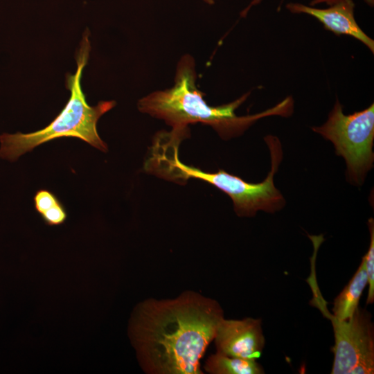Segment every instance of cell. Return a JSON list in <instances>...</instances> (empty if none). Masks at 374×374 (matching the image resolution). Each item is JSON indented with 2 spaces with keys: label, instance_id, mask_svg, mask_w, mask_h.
<instances>
[{
  "label": "cell",
  "instance_id": "6da1fadb",
  "mask_svg": "<svg viewBox=\"0 0 374 374\" xmlns=\"http://www.w3.org/2000/svg\"><path fill=\"white\" fill-rule=\"evenodd\" d=\"M224 319L215 300L187 291L136 305L129 334L141 366L152 374H203L199 361Z\"/></svg>",
  "mask_w": 374,
  "mask_h": 374
},
{
  "label": "cell",
  "instance_id": "7a4b0ae2",
  "mask_svg": "<svg viewBox=\"0 0 374 374\" xmlns=\"http://www.w3.org/2000/svg\"><path fill=\"white\" fill-rule=\"evenodd\" d=\"M194 59L184 55L179 61L172 87L152 92L138 102V108L155 118L163 120L174 130H186L190 123L208 125L222 138L229 139L242 134L255 121L267 116H290L293 100L287 97L275 107L254 115L238 116L235 110L247 99V93L229 104L212 107L197 89Z\"/></svg>",
  "mask_w": 374,
  "mask_h": 374
},
{
  "label": "cell",
  "instance_id": "3957f363",
  "mask_svg": "<svg viewBox=\"0 0 374 374\" xmlns=\"http://www.w3.org/2000/svg\"><path fill=\"white\" fill-rule=\"evenodd\" d=\"M181 139L172 132L159 133L152 155L145 163L146 170L174 181H185L190 178L206 181L231 197L239 216H253L258 211L274 213L284 206L285 199L274 183V174L283 158L281 143L276 136L265 137L270 152L271 170L265 179L257 184L247 182L223 170L206 172L184 164L178 157V147Z\"/></svg>",
  "mask_w": 374,
  "mask_h": 374
},
{
  "label": "cell",
  "instance_id": "277c9868",
  "mask_svg": "<svg viewBox=\"0 0 374 374\" xmlns=\"http://www.w3.org/2000/svg\"><path fill=\"white\" fill-rule=\"evenodd\" d=\"M89 36L87 30L82 35L75 55V73L66 75L65 85L71 95L64 107L42 130L26 134L17 132L0 135V158L15 161L39 145L64 137L77 138L103 152L107 151V145L98 133L97 123L104 114L116 105V102L100 101L95 106H91L87 102L81 79L91 51Z\"/></svg>",
  "mask_w": 374,
  "mask_h": 374
},
{
  "label": "cell",
  "instance_id": "5b68a950",
  "mask_svg": "<svg viewBox=\"0 0 374 374\" xmlns=\"http://www.w3.org/2000/svg\"><path fill=\"white\" fill-rule=\"evenodd\" d=\"M312 129L330 141L336 154L344 157L348 181L361 185L374 161L373 103L362 111L346 115L337 100L327 121Z\"/></svg>",
  "mask_w": 374,
  "mask_h": 374
},
{
  "label": "cell",
  "instance_id": "8992f818",
  "mask_svg": "<svg viewBox=\"0 0 374 374\" xmlns=\"http://www.w3.org/2000/svg\"><path fill=\"white\" fill-rule=\"evenodd\" d=\"M317 307L332 324L335 346L332 374H373L374 373V326L372 315L360 307L345 320L335 319L326 307L315 280H311Z\"/></svg>",
  "mask_w": 374,
  "mask_h": 374
},
{
  "label": "cell",
  "instance_id": "52a82bcc",
  "mask_svg": "<svg viewBox=\"0 0 374 374\" xmlns=\"http://www.w3.org/2000/svg\"><path fill=\"white\" fill-rule=\"evenodd\" d=\"M214 340L218 353L256 360L261 356L265 344L261 319L224 318L218 325Z\"/></svg>",
  "mask_w": 374,
  "mask_h": 374
},
{
  "label": "cell",
  "instance_id": "ba28073f",
  "mask_svg": "<svg viewBox=\"0 0 374 374\" xmlns=\"http://www.w3.org/2000/svg\"><path fill=\"white\" fill-rule=\"evenodd\" d=\"M286 8L292 13H304L317 19L324 28L336 35H350L374 52V41L360 28L354 17L352 0H339L328 8L319 9L299 3H290Z\"/></svg>",
  "mask_w": 374,
  "mask_h": 374
},
{
  "label": "cell",
  "instance_id": "9c48e42d",
  "mask_svg": "<svg viewBox=\"0 0 374 374\" xmlns=\"http://www.w3.org/2000/svg\"><path fill=\"white\" fill-rule=\"evenodd\" d=\"M368 285L365 259L362 262L355 274L333 302L332 317L339 320L350 318L359 307L363 291Z\"/></svg>",
  "mask_w": 374,
  "mask_h": 374
},
{
  "label": "cell",
  "instance_id": "30bf717a",
  "mask_svg": "<svg viewBox=\"0 0 374 374\" xmlns=\"http://www.w3.org/2000/svg\"><path fill=\"white\" fill-rule=\"evenodd\" d=\"M204 370L211 374H262V366L254 359L226 356L218 353L208 357Z\"/></svg>",
  "mask_w": 374,
  "mask_h": 374
},
{
  "label": "cell",
  "instance_id": "8fae6325",
  "mask_svg": "<svg viewBox=\"0 0 374 374\" xmlns=\"http://www.w3.org/2000/svg\"><path fill=\"white\" fill-rule=\"evenodd\" d=\"M368 225L371 235L370 245L367 253L364 256L368 285L366 305L374 302V221L373 218L368 220Z\"/></svg>",
  "mask_w": 374,
  "mask_h": 374
},
{
  "label": "cell",
  "instance_id": "7c38bea8",
  "mask_svg": "<svg viewBox=\"0 0 374 374\" xmlns=\"http://www.w3.org/2000/svg\"><path fill=\"white\" fill-rule=\"evenodd\" d=\"M33 202L35 209L40 215L60 201L51 191L47 189H39L35 193Z\"/></svg>",
  "mask_w": 374,
  "mask_h": 374
},
{
  "label": "cell",
  "instance_id": "4fadbf2b",
  "mask_svg": "<svg viewBox=\"0 0 374 374\" xmlns=\"http://www.w3.org/2000/svg\"><path fill=\"white\" fill-rule=\"evenodd\" d=\"M44 223L49 226L63 224L67 219V212L61 202L40 215Z\"/></svg>",
  "mask_w": 374,
  "mask_h": 374
},
{
  "label": "cell",
  "instance_id": "5bb4252c",
  "mask_svg": "<svg viewBox=\"0 0 374 374\" xmlns=\"http://www.w3.org/2000/svg\"><path fill=\"white\" fill-rule=\"evenodd\" d=\"M339 0H313L311 3V6H314L321 3H326L329 6L332 5L333 3L337 2Z\"/></svg>",
  "mask_w": 374,
  "mask_h": 374
},
{
  "label": "cell",
  "instance_id": "9a60e30c",
  "mask_svg": "<svg viewBox=\"0 0 374 374\" xmlns=\"http://www.w3.org/2000/svg\"><path fill=\"white\" fill-rule=\"evenodd\" d=\"M262 0H253L251 3L248 6V7L247 8H245L242 12H241V16L242 17H244L247 12L249 10V9L253 6H255V5H257Z\"/></svg>",
  "mask_w": 374,
  "mask_h": 374
},
{
  "label": "cell",
  "instance_id": "2e32d148",
  "mask_svg": "<svg viewBox=\"0 0 374 374\" xmlns=\"http://www.w3.org/2000/svg\"><path fill=\"white\" fill-rule=\"evenodd\" d=\"M206 3L209 4H213L214 3V0H204Z\"/></svg>",
  "mask_w": 374,
  "mask_h": 374
},
{
  "label": "cell",
  "instance_id": "e0dca14e",
  "mask_svg": "<svg viewBox=\"0 0 374 374\" xmlns=\"http://www.w3.org/2000/svg\"><path fill=\"white\" fill-rule=\"evenodd\" d=\"M367 3H370L371 5V3H373V0H366Z\"/></svg>",
  "mask_w": 374,
  "mask_h": 374
}]
</instances>
